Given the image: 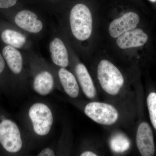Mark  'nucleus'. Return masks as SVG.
Returning <instances> with one entry per match:
<instances>
[{
	"label": "nucleus",
	"mask_w": 156,
	"mask_h": 156,
	"mask_svg": "<svg viewBox=\"0 0 156 156\" xmlns=\"http://www.w3.org/2000/svg\"><path fill=\"white\" fill-rule=\"evenodd\" d=\"M27 117L33 133L39 137L50 134L54 122L53 112L49 105L42 102L32 105L28 109Z\"/></svg>",
	"instance_id": "nucleus-1"
},
{
	"label": "nucleus",
	"mask_w": 156,
	"mask_h": 156,
	"mask_svg": "<svg viewBox=\"0 0 156 156\" xmlns=\"http://www.w3.org/2000/svg\"><path fill=\"white\" fill-rule=\"evenodd\" d=\"M69 23L73 35L78 41H84L91 37L92 31V17L88 7L78 4L72 9Z\"/></svg>",
	"instance_id": "nucleus-2"
},
{
	"label": "nucleus",
	"mask_w": 156,
	"mask_h": 156,
	"mask_svg": "<svg viewBox=\"0 0 156 156\" xmlns=\"http://www.w3.org/2000/svg\"><path fill=\"white\" fill-rule=\"evenodd\" d=\"M97 77L101 88L109 95H117L124 85V78L122 73L106 59L101 60L98 64Z\"/></svg>",
	"instance_id": "nucleus-3"
},
{
	"label": "nucleus",
	"mask_w": 156,
	"mask_h": 156,
	"mask_svg": "<svg viewBox=\"0 0 156 156\" xmlns=\"http://www.w3.org/2000/svg\"><path fill=\"white\" fill-rule=\"evenodd\" d=\"M0 144L9 153L16 154L24 147L20 129L16 123L8 119L0 122Z\"/></svg>",
	"instance_id": "nucleus-4"
},
{
	"label": "nucleus",
	"mask_w": 156,
	"mask_h": 156,
	"mask_svg": "<svg viewBox=\"0 0 156 156\" xmlns=\"http://www.w3.org/2000/svg\"><path fill=\"white\" fill-rule=\"evenodd\" d=\"M84 112L92 121L104 126L113 125L119 117V112L114 107L103 102L87 104L84 108Z\"/></svg>",
	"instance_id": "nucleus-5"
},
{
	"label": "nucleus",
	"mask_w": 156,
	"mask_h": 156,
	"mask_svg": "<svg viewBox=\"0 0 156 156\" xmlns=\"http://www.w3.org/2000/svg\"><path fill=\"white\" fill-rule=\"evenodd\" d=\"M139 21L138 14L133 12H127L111 23L109 33L112 37L117 38L126 32L136 28Z\"/></svg>",
	"instance_id": "nucleus-6"
},
{
	"label": "nucleus",
	"mask_w": 156,
	"mask_h": 156,
	"mask_svg": "<svg viewBox=\"0 0 156 156\" xmlns=\"http://www.w3.org/2000/svg\"><path fill=\"white\" fill-rule=\"evenodd\" d=\"M136 144L143 156H152L155 153L153 134L150 126L146 122L141 123L137 128Z\"/></svg>",
	"instance_id": "nucleus-7"
},
{
	"label": "nucleus",
	"mask_w": 156,
	"mask_h": 156,
	"mask_svg": "<svg viewBox=\"0 0 156 156\" xmlns=\"http://www.w3.org/2000/svg\"><path fill=\"white\" fill-rule=\"evenodd\" d=\"M16 25L29 33L37 34L43 30L44 24L37 14L28 10L20 11L14 18Z\"/></svg>",
	"instance_id": "nucleus-8"
},
{
	"label": "nucleus",
	"mask_w": 156,
	"mask_h": 156,
	"mask_svg": "<svg viewBox=\"0 0 156 156\" xmlns=\"http://www.w3.org/2000/svg\"><path fill=\"white\" fill-rule=\"evenodd\" d=\"M56 81L52 73L47 69H41L36 73L32 82V87L38 95L46 96L55 89Z\"/></svg>",
	"instance_id": "nucleus-9"
},
{
	"label": "nucleus",
	"mask_w": 156,
	"mask_h": 156,
	"mask_svg": "<svg viewBox=\"0 0 156 156\" xmlns=\"http://www.w3.org/2000/svg\"><path fill=\"white\" fill-rule=\"evenodd\" d=\"M148 36L140 29H134L126 32L118 37L117 44L122 49L139 48L145 44Z\"/></svg>",
	"instance_id": "nucleus-10"
},
{
	"label": "nucleus",
	"mask_w": 156,
	"mask_h": 156,
	"mask_svg": "<svg viewBox=\"0 0 156 156\" xmlns=\"http://www.w3.org/2000/svg\"><path fill=\"white\" fill-rule=\"evenodd\" d=\"M49 50L51 59L56 66L66 68L69 64V56L64 42L60 38H54L50 42Z\"/></svg>",
	"instance_id": "nucleus-11"
},
{
	"label": "nucleus",
	"mask_w": 156,
	"mask_h": 156,
	"mask_svg": "<svg viewBox=\"0 0 156 156\" xmlns=\"http://www.w3.org/2000/svg\"><path fill=\"white\" fill-rule=\"evenodd\" d=\"M76 75L83 92L86 97L92 99L96 96V89L90 74L84 64L78 63L75 68Z\"/></svg>",
	"instance_id": "nucleus-12"
},
{
	"label": "nucleus",
	"mask_w": 156,
	"mask_h": 156,
	"mask_svg": "<svg viewBox=\"0 0 156 156\" xmlns=\"http://www.w3.org/2000/svg\"><path fill=\"white\" fill-rule=\"evenodd\" d=\"M58 80L62 89L70 97L76 98L80 94V87L76 77L64 68H60L58 71Z\"/></svg>",
	"instance_id": "nucleus-13"
},
{
	"label": "nucleus",
	"mask_w": 156,
	"mask_h": 156,
	"mask_svg": "<svg viewBox=\"0 0 156 156\" xmlns=\"http://www.w3.org/2000/svg\"><path fill=\"white\" fill-rule=\"evenodd\" d=\"M2 55L8 66L13 73L19 75L23 69V59L20 51L9 45L2 50Z\"/></svg>",
	"instance_id": "nucleus-14"
},
{
	"label": "nucleus",
	"mask_w": 156,
	"mask_h": 156,
	"mask_svg": "<svg viewBox=\"0 0 156 156\" xmlns=\"http://www.w3.org/2000/svg\"><path fill=\"white\" fill-rule=\"evenodd\" d=\"M1 38L6 44L17 49L23 48L27 42V39L23 34L11 29L3 31Z\"/></svg>",
	"instance_id": "nucleus-15"
},
{
	"label": "nucleus",
	"mask_w": 156,
	"mask_h": 156,
	"mask_svg": "<svg viewBox=\"0 0 156 156\" xmlns=\"http://www.w3.org/2000/svg\"><path fill=\"white\" fill-rule=\"evenodd\" d=\"M131 144L129 139L124 134H117L112 136L110 146L113 151L117 153L124 152L129 149Z\"/></svg>",
	"instance_id": "nucleus-16"
},
{
	"label": "nucleus",
	"mask_w": 156,
	"mask_h": 156,
	"mask_svg": "<svg viewBox=\"0 0 156 156\" xmlns=\"http://www.w3.org/2000/svg\"><path fill=\"white\" fill-rule=\"evenodd\" d=\"M147 102L151 122L156 129V93H151L148 96Z\"/></svg>",
	"instance_id": "nucleus-17"
},
{
	"label": "nucleus",
	"mask_w": 156,
	"mask_h": 156,
	"mask_svg": "<svg viewBox=\"0 0 156 156\" xmlns=\"http://www.w3.org/2000/svg\"><path fill=\"white\" fill-rule=\"evenodd\" d=\"M17 0H0V9H9L16 5Z\"/></svg>",
	"instance_id": "nucleus-18"
},
{
	"label": "nucleus",
	"mask_w": 156,
	"mask_h": 156,
	"mask_svg": "<svg viewBox=\"0 0 156 156\" xmlns=\"http://www.w3.org/2000/svg\"><path fill=\"white\" fill-rule=\"evenodd\" d=\"M38 156H54L56 153L53 149L50 147L45 148L38 154Z\"/></svg>",
	"instance_id": "nucleus-19"
},
{
	"label": "nucleus",
	"mask_w": 156,
	"mask_h": 156,
	"mask_svg": "<svg viewBox=\"0 0 156 156\" xmlns=\"http://www.w3.org/2000/svg\"><path fill=\"white\" fill-rule=\"evenodd\" d=\"M5 66V59L2 55L0 53V74L2 73L4 71Z\"/></svg>",
	"instance_id": "nucleus-20"
},
{
	"label": "nucleus",
	"mask_w": 156,
	"mask_h": 156,
	"mask_svg": "<svg viewBox=\"0 0 156 156\" xmlns=\"http://www.w3.org/2000/svg\"><path fill=\"white\" fill-rule=\"evenodd\" d=\"M81 156H97V155L95 153L91 151H85L81 154Z\"/></svg>",
	"instance_id": "nucleus-21"
},
{
	"label": "nucleus",
	"mask_w": 156,
	"mask_h": 156,
	"mask_svg": "<svg viewBox=\"0 0 156 156\" xmlns=\"http://www.w3.org/2000/svg\"><path fill=\"white\" fill-rule=\"evenodd\" d=\"M149 1L152 2H156V0H149Z\"/></svg>",
	"instance_id": "nucleus-22"
}]
</instances>
